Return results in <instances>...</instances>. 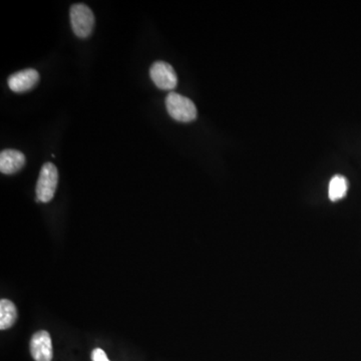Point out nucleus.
I'll return each instance as SVG.
<instances>
[{"label":"nucleus","instance_id":"423d86ee","mask_svg":"<svg viewBox=\"0 0 361 361\" xmlns=\"http://www.w3.org/2000/svg\"><path fill=\"white\" fill-rule=\"evenodd\" d=\"M39 82V71L35 68H26V70L18 71L8 78V85L14 92H28L32 90Z\"/></svg>","mask_w":361,"mask_h":361},{"label":"nucleus","instance_id":"20e7f679","mask_svg":"<svg viewBox=\"0 0 361 361\" xmlns=\"http://www.w3.org/2000/svg\"><path fill=\"white\" fill-rule=\"evenodd\" d=\"M152 80L161 90H172L177 87V73L170 63L165 61H156L149 70Z\"/></svg>","mask_w":361,"mask_h":361},{"label":"nucleus","instance_id":"9d476101","mask_svg":"<svg viewBox=\"0 0 361 361\" xmlns=\"http://www.w3.org/2000/svg\"><path fill=\"white\" fill-rule=\"evenodd\" d=\"M92 361H110L106 353L101 348H96L92 353Z\"/></svg>","mask_w":361,"mask_h":361},{"label":"nucleus","instance_id":"1a4fd4ad","mask_svg":"<svg viewBox=\"0 0 361 361\" xmlns=\"http://www.w3.org/2000/svg\"><path fill=\"white\" fill-rule=\"evenodd\" d=\"M348 180L343 176H334L329 183V196L330 200L336 202L345 197L348 193Z\"/></svg>","mask_w":361,"mask_h":361},{"label":"nucleus","instance_id":"39448f33","mask_svg":"<svg viewBox=\"0 0 361 361\" xmlns=\"http://www.w3.org/2000/svg\"><path fill=\"white\" fill-rule=\"evenodd\" d=\"M30 353L35 361H51L54 351L49 332L42 330L33 334L30 341Z\"/></svg>","mask_w":361,"mask_h":361},{"label":"nucleus","instance_id":"0eeeda50","mask_svg":"<svg viewBox=\"0 0 361 361\" xmlns=\"http://www.w3.org/2000/svg\"><path fill=\"white\" fill-rule=\"evenodd\" d=\"M25 164V156L20 151L7 149L0 153V171L2 174H16L23 169Z\"/></svg>","mask_w":361,"mask_h":361},{"label":"nucleus","instance_id":"7ed1b4c3","mask_svg":"<svg viewBox=\"0 0 361 361\" xmlns=\"http://www.w3.org/2000/svg\"><path fill=\"white\" fill-rule=\"evenodd\" d=\"M71 23L75 35L80 39H85L94 30V13L87 4H73L71 7Z\"/></svg>","mask_w":361,"mask_h":361},{"label":"nucleus","instance_id":"6e6552de","mask_svg":"<svg viewBox=\"0 0 361 361\" xmlns=\"http://www.w3.org/2000/svg\"><path fill=\"white\" fill-rule=\"evenodd\" d=\"M18 318L16 305L7 299L0 301V329L6 330L13 327Z\"/></svg>","mask_w":361,"mask_h":361},{"label":"nucleus","instance_id":"f03ea898","mask_svg":"<svg viewBox=\"0 0 361 361\" xmlns=\"http://www.w3.org/2000/svg\"><path fill=\"white\" fill-rule=\"evenodd\" d=\"M59 183L58 169L52 163H45L40 170L37 185V202L49 203L54 198Z\"/></svg>","mask_w":361,"mask_h":361},{"label":"nucleus","instance_id":"f257e3e1","mask_svg":"<svg viewBox=\"0 0 361 361\" xmlns=\"http://www.w3.org/2000/svg\"><path fill=\"white\" fill-rule=\"evenodd\" d=\"M169 115L178 122L189 123L196 120L197 108L191 99L177 92H170L166 97Z\"/></svg>","mask_w":361,"mask_h":361}]
</instances>
